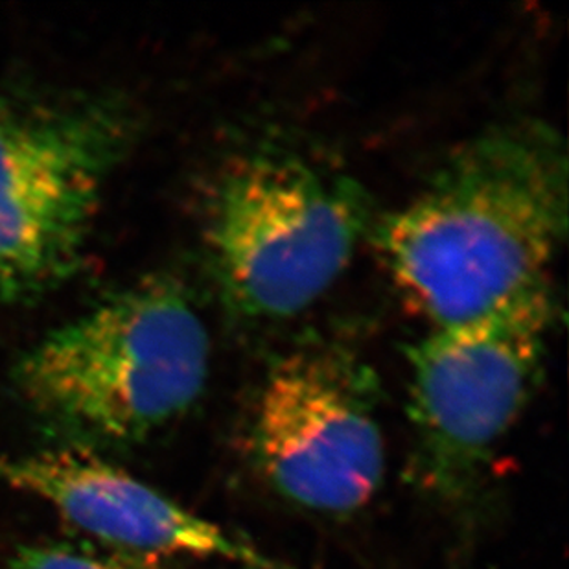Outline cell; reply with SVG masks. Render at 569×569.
I'll list each match as a JSON object with an SVG mask.
<instances>
[{
  "label": "cell",
  "mask_w": 569,
  "mask_h": 569,
  "mask_svg": "<svg viewBox=\"0 0 569 569\" xmlns=\"http://www.w3.org/2000/svg\"><path fill=\"white\" fill-rule=\"evenodd\" d=\"M371 232L403 301L431 328L489 312L548 280L565 243V139L532 119L485 129Z\"/></svg>",
  "instance_id": "6da1fadb"
},
{
  "label": "cell",
  "mask_w": 569,
  "mask_h": 569,
  "mask_svg": "<svg viewBox=\"0 0 569 569\" xmlns=\"http://www.w3.org/2000/svg\"><path fill=\"white\" fill-rule=\"evenodd\" d=\"M210 338L192 297L150 274L54 328L13 366V386L52 433L139 442L192 408L209 377Z\"/></svg>",
  "instance_id": "7a4b0ae2"
},
{
  "label": "cell",
  "mask_w": 569,
  "mask_h": 569,
  "mask_svg": "<svg viewBox=\"0 0 569 569\" xmlns=\"http://www.w3.org/2000/svg\"><path fill=\"white\" fill-rule=\"evenodd\" d=\"M0 483L38 496L102 546L159 559L189 555L273 569L221 527L83 451L0 456Z\"/></svg>",
  "instance_id": "52a82bcc"
},
{
  "label": "cell",
  "mask_w": 569,
  "mask_h": 569,
  "mask_svg": "<svg viewBox=\"0 0 569 569\" xmlns=\"http://www.w3.org/2000/svg\"><path fill=\"white\" fill-rule=\"evenodd\" d=\"M369 196L328 157L288 140H254L210 184L203 240L229 312L249 322L307 312L371 232Z\"/></svg>",
  "instance_id": "3957f363"
},
{
  "label": "cell",
  "mask_w": 569,
  "mask_h": 569,
  "mask_svg": "<svg viewBox=\"0 0 569 569\" xmlns=\"http://www.w3.org/2000/svg\"><path fill=\"white\" fill-rule=\"evenodd\" d=\"M137 134L139 117L113 92L0 94V305L74 277Z\"/></svg>",
  "instance_id": "277c9868"
},
{
  "label": "cell",
  "mask_w": 569,
  "mask_h": 569,
  "mask_svg": "<svg viewBox=\"0 0 569 569\" xmlns=\"http://www.w3.org/2000/svg\"><path fill=\"white\" fill-rule=\"evenodd\" d=\"M10 569H162L157 559L108 546L44 542L27 546L11 559Z\"/></svg>",
  "instance_id": "ba28073f"
},
{
  "label": "cell",
  "mask_w": 569,
  "mask_h": 569,
  "mask_svg": "<svg viewBox=\"0 0 569 569\" xmlns=\"http://www.w3.org/2000/svg\"><path fill=\"white\" fill-rule=\"evenodd\" d=\"M377 378L339 345L313 341L277 360L251 422V451L282 498L321 515H350L377 495L386 448Z\"/></svg>",
  "instance_id": "8992f818"
},
{
  "label": "cell",
  "mask_w": 569,
  "mask_h": 569,
  "mask_svg": "<svg viewBox=\"0 0 569 569\" xmlns=\"http://www.w3.org/2000/svg\"><path fill=\"white\" fill-rule=\"evenodd\" d=\"M559 299L548 280L467 321L431 328L408 352L413 483L467 500L542 380Z\"/></svg>",
  "instance_id": "5b68a950"
}]
</instances>
